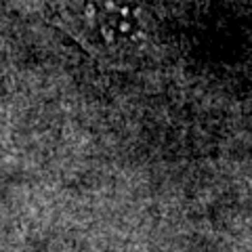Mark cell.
<instances>
[{
    "label": "cell",
    "mask_w": 252,
    "mask_h": 252,
    "mask_svg": "<svg viewBox=\"0 0 252 252\" xmlns=\"http://www.w3.org/2000/svg\"><path fill=\"white\" fill-rule=\"evenodd\" d=\"M105 67L156 65L170 46L172 0H15Z\"/></svg>",
    "instance_id": "obj_1"
}]
</instances>
